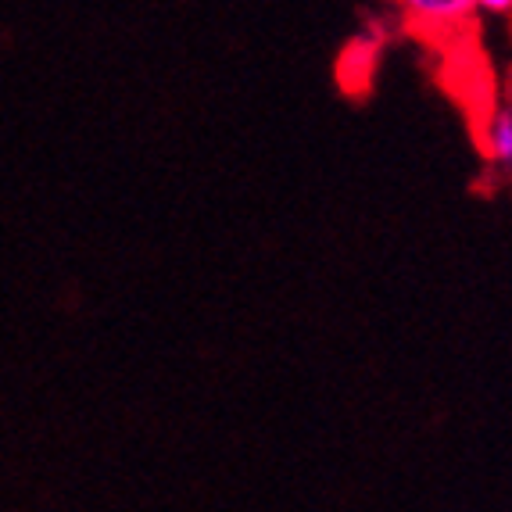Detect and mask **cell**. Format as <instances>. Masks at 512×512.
<instances>
[{"label": "cell", "instance_id": "obj_1", "mask_svg": "<svg viewBox=\"0 0 512 512\" xmlns=\"http://www.w3.org/2000/svg\"><path fill=\"white\" fill-rule=\"evenodd\" d=\"M402 11L405 26L423 36H444L462 29L473 18V0H394Z\"/></svg>", "mask_w": 512, "mask_h": 512}, {"label": "cell", "instance_id": "obj_2", "mask_svg": "<svg viewBox=\"0 0 512 512\" xmlns=\"http://www.w3.org/2000/svg\"><path fill=\"white\" fill-rule=\"evenodd\" d=\"M480 151L491 169L512 176V101H502L487 111L484 129H480Z\"/></svg>", "mask_w": 512, "mask_h": 512}, {"label": "cell", "instance_id": "obj_3", "mask_svg": "<svg viewBox=\"0 0 512 512\" xmlns=\"http://www.w3.org/2000/svg\"><path fill=\"white\" fill-rule=\"evenodd\" d=\"M484 15H512V0H473Z\"/></svg>", "mask_w": 512, "mask_h": 512}]
</instances>
